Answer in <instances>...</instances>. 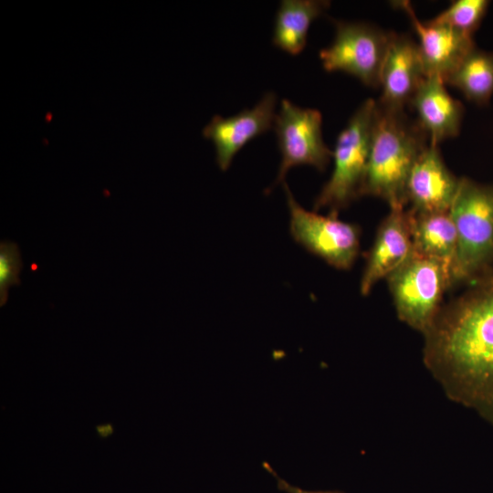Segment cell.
Returning <instances> with one entry per match:
<instances>
[{
	"instance_id": "cell-1",
	"label": "cell",
	"mask_w": 493,
	"mask_h": 493,
	"mask_svg": "<svg viewBox=\"0 0 493 493\" xmlns=\"http://www.w3.org/2000/svg\"><path fill=\"white\" fill-rule=\"evenodd\" d=\"M467 285L423 333V359L451 400L493 425V267Z\"/></svg>"
},
{
	"instance_id": "cell-2",
	"label": "cell",
	"mask_w": 493,
	"mask_h": 493,
	"mask_svg": "<svg viewBox=\"0 0 493 493\" xmlns=\"http://www.w3.org/2000/svg\"><path fill=\"white\" fill-rule=\"evenodd\" d=\"M427 135L404 110L376 101L368 167L362 195L385 201L390 208H404L411 171L428 146Z\"/></svg>"
},
{
	"instance_id": "cell-3",
	"label": "cell",
	"mask_w": 493,
	"mask_h": 493,
	"mask_svg": "<svg viewBox=\"0 0 493 493\" xmlns=\"http://www.w3.org/2000/svg\"><path fill=\"white\" fill-rule=\"evenodd\" d=\"M449 213L457 235L451 285L467 283L493 267V184L461 177Z\"/></svg>"
},
{
	"instance_id": "cell-4",
	"label": "cell",
	"mask_w": 493,
	"mask_h": 493,
	"mask_svg": "<svg viewBox=\"0 0 493 493\" xmlns=\"http://www.w3.org/2000/svg\"><path fill=\"white\" fill-rule=\"evenodd\" d=\"M376 101H363L339 133L332 151L333 170L314 201V210L330 214L347 207L362 195L366 176Z\"/></svg>"
},
{
	"instance_id": "cell-5",
	"label": "cell",
	"mask_w": 493,
	"mask_h": 493,
	"mask_svg": "<svg viewBox=\"0 0 493 493\" xmlns=\"http://www.w3.org/2000/svg\"><path fill=\"white\" fill-rule=\"evenodd\" d=\"M386 279L398 318L424 333L442 306L444 292L451 287L447 267L412 251Z\"/></svg>"
},
{
	"instance_id": "cell-6",
	"label": "cell",
	"mask_w": 493,
	"mask_h": 493,
	"mask_svg": "<svg viewBox=\"0 0 493 493\" xmlns=\"http://www.w3.org/2000/svg\"><path fill=\"white\" fill-rule=\"evenodd\" d=\"M289 211V231L309 252L338 269H350L360 251L359 226L340 220L337 215H321L304 209L284 182Z\"/></svg>"
},
{
	"instance_id": "cell-7",
	"label": "cell",
	"mask_w": 493,
	"mask_h": 493,
	"mask_svg": "<svg viewBox=\"0 0 493 493\" xmlns=\"http://www.w3.org/2000/svg\"><path fill=\"white\" fill-rule=\"evenodd\" d=\"M333 23L334 38L320 51L323 68L328 72H344L369 87L379 86L390 33L364 22Z\"/></svg>"
},
{
	"instance_id": "cell-8",
	"label": "cell",
	"mask_w": 493,
	"mask_h": 493,
	"mask_svg": "<svg viewBox=\"0 0 493 493\" xmlns=\"http://www.w3.org/2000/svg\"><path fill=\"white\" fill-rule=\"evenodd\" d=\"M321 125L320 110L281 100L273 126L281 154L275 184L284 183L288 171L295 166L310 165L320 172L327 168L332 151L323 141Z\"/></svg>"
},
{
	"instance_id": "cell-9",
	"label": "cell",
	"mask_w": 493,
	"mask_h": 493,
	"mask_svg": "<svg viewBox=\"0 0 493 493\" xmlns=\"http://www.w3.org/2000/svg\"><path fill=\"white\" fill-rule=\"evenodd\" d=\"M277 95L266 92L250 109L230 117L215 115L204 128L203 135L213 142L215 160L222 171L228 169L235 155L251 140L274 126Z\"/></svg>"
},
{
	"instance_id": "cell-10",
	"label": "cell",
	"mask_w": 493,
	"mask_h": 493,
	"mask_svg": "<svg viewBox=\"0 0 493 493\" xmlns=\"http://www.w3.org/2000/svg\"><path fill=\"white\" fill-rule=\"evenodd\" d=\"M409 17L418 37L425 73L444 80L476 47L473 37L433 19L422 22L409 1L394 2Z\"/></svg>"
},
{
	"instance_id": "cell-11",
	"label": "cell",
	"mask_w": 493,
	"mask_h": 493,
	"mask_svg": "<svg viewBox=\"0 0 493 493\" xmlns=\"http://www.w3.org/2000/svg\"><path fill=\"white\" fill-rule=\"evenodd\" d=\"M425 77L417 43L407 35L390 33L379 78L382 95L377 102L404 110Z\"/></svg>"
},
{
	"instance_id": "cell-12",
	"label": "cell",
	"mask_w": 493,
	"mask_h": 493,
	"mask_svg": "<svg viewBox=\"0 0 493 493\" xmlns=\"http://www.w3.org/2000/svg\"><path fill=\"white\" fill-rule=\"evenodd\" d=\"M438 146L429 144L416 160L406 186L407 203L416 213L448 212L459 186Z\"/></svg>"
},
{
	"instance_id": "cell-13",
	"label": "cell",
	"mask_w": 493,
	"mask_h": 493,
	"mask_svg": "<svg viewBox=\"0 0 493 493\" xmlns=\"http://www.w3.org/2000/svg\"><path fill=\"white\" fill-rule=\"evenodd\" d=\"M412 251L407 212L404 208H390L367 254L360 282L362 295H368L375 284L398 268Z\"/></svg>"
},
{
	"instance_id": "cell-14",
	"label": "cell",
	"mask_w": 493,
	"mask_h": 493,
	"mask_svg": "<svg viewBox=\"0 0 493 493\" xmlns=\"http://www.w3.org/2000/svg\"><path fill=\"white\" fill-rule=\"evenodd\" d=\"M410 105L430 144L438 146L444 140L457 136L464 108L446 89L439 76H426L416 89Z\"/></svg>"
},
{
	"instance_id": "cell-15",
	"label": "cell",
	"mask_w": 493,
	"mask_h": 493,
	"mask_svg": "<svg viewBox=\"0 0 493 493\" xmlns=\"http://www.w3.org/2000/svg\"><path fill=\"white\" fill-rule=\"evenodd\" d=\"M406 212L413 251L443 263L451 277L457 235L449 211L416 213L410 209Z\"/></svg>"
},
{
	"instance_id": "cell-16",
	"label": "cell",
	"mask_w": 493,
	"mask_h": 493,
	"mask_svg": "<svg viewBox=\"0 0 493 493\" xmlns=\"http://www.w3.org/2000/svg\"><path fill=\"white\" fill-rule=\"evenodd\" d=\"M325 0H283L276 13L272 43L278 48L299 55L306 47L312 22L330 7Z\"/></svg>"
},
{
	"instance_id": "cell-17",
	"label": "cell",
	"mask_w": 493,
	"mask_h": 493,
	"mask_svg": "<svg viewBox=\"0 0 493 493\" xmlns=\"http://www.w3.org/2000/svg\"><path fill=\"white\" fill-rule=\"evenodd\" d=\"M470 101L486 105L493 95V52L475 47L446 79Z\"/></svg>"
},
{
	"instance_id": "cell-18",
	"label": "cell",
	"mask_w": 493,
	"mask_h": 493,
	"mask_svg": "<svg viewBox=\"0 0 493 493\" xmlns=\"http://www.w3.org/2000/svg\"><path fill=\"white\" fill-rule=\"evenodd\" d=\"M488 5L489 1L488 0H456L432 19L473 37L480 26Z\"/></svg>"
},
{
	"instance_id": "cell-19",
	"label": "cell",
	"mask_w": 493,
	"mask_h": 493,
	"mask_svg": "<svg viewBox=\"0 0 493 493\" xmlns=\"http://www.w3.org/2000/svg\"><path fill=\"white\" fill-rule=\"evenodd\" d=\"M22 260L18 246L11 241L0 244V305L4 306L8 298L11 286L19 285V272Z\"/></svg>"
},
{
	"instance_id": "cell-20",
	"label": "cell",
	"mask_w": 493,
	"mask_h": 493,
	"mask_svg": "<svg viewBox=\"0 0 493 493\" xmlns=\"http://www.w3.org/2000/svg\"><path fill=\"white\" fill-rule=\"evenodd\" d=\"M264 467L269 471L270 474H272L276 479L278 488L279 490L285 492V493H344L340 490H306L302 489L299 487H296L294 485L289 484L285 479L279 477L276 472L270 467V466L267 463L264 464Z\"/></svg>"
},
{
	"instance_id": "cell-21",
	"label": "cell",
	"mask_w": 493,
	"mask_h": 493,
	"mask_svg": "<svg viewBox=\"0 0 493 493\" xmlns=\"http://www.w3.org/2000/svg\"><path fill=\"white\" fill-rule=\"evenodd\" d=\"M96 433L100 438H107L114 433V426L112 424L108 423L104 425H96Z\"/></svg>"
}]
</instances>
